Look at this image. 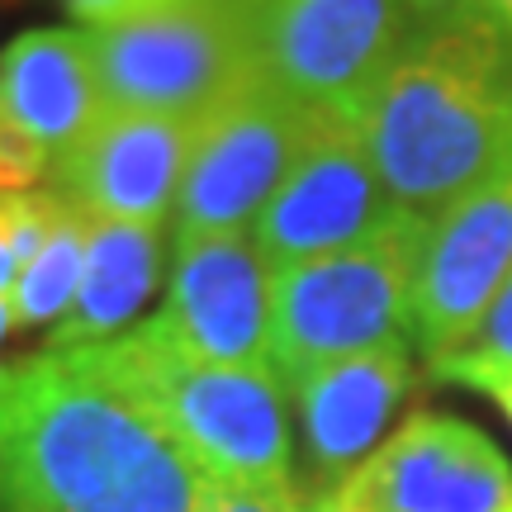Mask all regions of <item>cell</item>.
<instances>
[{
  "label": "cell",
  "mask_w": 512,
  "mask_h": 512,
  "mask_svg": "<svg viewBox=\"0 0 512 512\" xmlns=\"http://www.w3.org/2000/svg\"><path fill=\"white\" fill-rule=\"evenodd\" d=\"M214 479L114 347L24 356L0 380V512H204Z\"/></svg>",
  "instance_id": "obj_1"
},
{
  "label": "cell",
  "mask_w": 512,
  "mask_h": 512,
  "mask_svg": "<svg viewBox=\"0 0 512 512\" xmlns=\"http://www.w3.org/2000/svg\"><path fill=\"white\" fill-rule=\"evenodd\" d=\"M361 138L403 219L432 223L512 162V38L494 15L413 24L361 114Z\"/></svg>",
  "instance_id": "obj_2"
},
{
  "label": "cell",
  "mask_w": 512,
  "mask_h": 512,
  "mask_svg": "<svg viewBox=\"0 0 512 512\" xmlns=\"http://www.w3.org/2000/svg\"><path fill=\"white\" fill-rule=\"evenodd\" d=\"M214 484L299 494L285 384L271 366H214L181 351L152 318L110 342Z\"/></svg>",
  "instance_id": "obj_3"
},
{
  "label": "cell",
  "mask_w": 512,
  "mask_h": 512,
  "mask_svg": "<svg viewBox=\"0 0 512 512\" xmlns=\"http://www.w3.org/2000/svg\"><path fill=\"white\" fill-rule=\"evenodd\" d=\"M427 223L403 219L351 252L275 271L271 290V370L290 389L299 375L408 342V299Z\"/></svg>",
  "instance_id": "obj_4"
},
{
  "label": "cell",
  "mask_w": 512,
  "mask_h": 512,
  "mask_svg": "<svg viewBox=\"0 0 512 512\" xmlns=\"http://www.w3.org/2000/svg\"><path fill=\"white\" fill-rule=\"evenodd\" d=\"M105 105L119 114H157L200 124L256 67L252 24L209 0H176L110 29H86Z\"/></svg>",
  "instance_id": "obj_5"
},
{
  "label": "cell",
  "mask_w": 512,
  "mask_h": 512,
  "mask_svg": "<svg viewBox=\"0 0 512 512\" xmlns=\"http://www.w3.org/2000/svg\"><path fill=\"white\" fill-rule=\"evenodd\" d=\"M328 124L256 72L219 110L195 124V147L171 209L176 242L252 233L261 209L285 185L313 133Z\"/></svg>",
  "instance_id": "obj_6"
},
{
  "label": "cell",
  "mask_w": 512,
  "mask_h": 512,
  "mask_svg": "<svg viewBox=\"0 0 512 512\" xmlns=\"http://www.w3.org/2000/svg\"><path fill=\"white\" fill-rule=\"evenodd\" d=\"M413 24L403 0H271L256 19V67L304 110L361 128Z\"/></svg>",
  "instance_id": "obj_7"
},
{
  "label": "cell",
  "mask_w": 512,
  "mask_h": 512,
  "mask_svg": "<svg viewBox=\"0 0 512 512\" xmlns=\"http://www.w3.org/2000/svg\"><path fill=\"white\" fill-rule=\"evenodd\" d=\"M512 275V162L427 223L408 299V347L427 366L460 351Z\"/></svg>",
  "instance_id": "obj_8"
},
{
  "label": "cell",
  "mask_w": 512,
  "mask_h": 512,
  "mask_svg": "<svg viewBox=\"0 0 512 512\" xmlns=\"http://www.w3.org/2000/svg\"><path fill=\"white\" fill-rule=\"evenodd\" d=\"M394 223V204L356 124L328 119L252 228L271 271L351 252Z\"/></svg>",
  "instance_id": "obj_9"
},
{
  "label": "cell",
  "mask_w": 512,
  "mask_h": 512,
  "mask_svg": "<svg viewBox=\"0 0 512 512\" xmlns=\"http://www.w3.org/2000/svg\"><path fill=\"white\" fill-rule=\"evenodd\" d=\"M342 498L351 512H512V465L470 422L413 413Z\"/></svg>",
  "instance_id": "obj_10"
},
{
  "label": "cell",
  "mask_w": 512,
  "mask_h": 512,
  "mask_svg": "<svg viewBox=\"0 0 512 512\" xmlns=\"http://www.w3.org/2000/svg\"><path fill=\"white\" fill-rule=\"evenodd\" d=\"M271 290L252 233L176 242L166 304L152 318L181 351L214 366H271Z\"/></svg>",
  "instance_id": "obj_11"
},
{
  "label": "cell",
  "mask_w": 512,
  "mask_h": 512,
  "mask_svg": "<svg viewBox=\"0 0 512 512\" xmlns=\"http://www.w3.org/2000/svg\"><path fill=\"white\" fill-rule=\"evenodd\" d=\"M408 342L361 356H342L309 370L285 389L294 394V422H299V460H304V489H347V479L366 465L384 441L408 399Z\"/></svg>",
  "instance_id": "obj_12"
},
{
  "label": "cell",
  "mask_w": 512,
  "mask_h": 512,
  "mask_svg": "<svg viewBox=\"0 0 512 512\" xmlns=\"http://www.w3.org/2000/svg\"><path fill=\"white\" fill-rule=\"evenodd\" d=\"M190 147L195 124L185 119L110 110L72 152L57 157L48 181L91 219L162 228L181 195Z\"/></svg>",
  "instance_id": "obj_13"
},
{
  "label": "cell",
  "mask_w": 512,
  "mask_h": 512,
  "mask_svg": "<svg viewBox=\"0 0 512 512\" xmlns=\"http://www.w3.org/2000/svg\"><path fill=\"white\" fill-rule=\"evenodd\" d=\"M110 114L86 29H29L0 53V124L57 162Z\"/></svg>",
  "instance_id": "obj_14"
},
{
  "label": "cell",
  "mask_w": 512,
  "mask_h": 512,
  "mask_svg": "<svg viewBox=\"0 0 512 512\" xmlns=\"http://www.w3.org/2000/svg\"><path fill=\"white\" fill-rule=\"evenodd\" d=\"M157 280H162V228L91 219L81 285L67 318L48 332V347L76 351L124 337L128 323L147 304V294L157 290Z\"/></svg>",
  "instance_id": "obj_15"
},
{
  "label": "cell",
  "mask_w": 512,
  "mask_h": 512,
  "mask_svg": "<svg viewBox=\"0 0 512 512\" xmlns=\"http://www.w3.org/2000/svg\"><path fill=\"white\" fill-rule=\"evenodd\" d=\"M86 233H91V214L62 200L48 242L29 256V266L19 271L15 290H10L15 328H57L67 318L76 285H81V266H86Z\"/></svg>",
  "instance_id": "obj_16"
},
{
  "label": "cell",
  "mask_w": 512,
  "mask_h": 512,
  "mask_svg": "<svg viewBox=\"0 0 512 512\" xmlns=\"http://www.w3.org/2000/svg\"><path fill=\"white\" fill-rule=\"evenodd\" d=\"M62 195L57 190H0V299H10L29 256L48 242Z\"/></svg>",
  "instance_id": "obj_17"
},
{
  "label": "cell",
  "mask_w": 512,
  "mask_h": 512,
  "mask_svg": "<svg viewBox=\"0 0 512 512\" xmlns=\"http://www.w3.org/2000/svg\"><path fill=\"white\" fill-rule=\"evenodd\" d=\"M479 370H512V275L503 280L494 309L484 313V323L475 328V337L460 351L441 356L437 366H432V375L460 384L465 375H479Z\"/></svg>",
  "instance_id": "obj_18"
},
{
  "label": "cell",
  "mask_w": 512,
  "mask_h": 512,
  "mask_svg": "<svg viewBox=\"0 0 512 512\" xmlns=\"http://www.w3.org/2000/svg\"><path fill=\"white\" fill-rule=\"evenodd\" d=\"M67 15L81 24V29H110V24H128L138 15H152V10H166L176 0H62Z\"/></svg>",
  "instance_id": "obj_19"
},
{
  "label": "cell",
  "mask_w": 512,
  "mask_h": 512,
  "mask_svg": "<svg viewBox=\"0 0 512 512\" xmlns=\"http://www.w3.org/2000/svg\"><path fill=\"white\" fill-rule=\"evenodd\" d=\"M204 512H299V494H275V489H238V484H214Z\"/></svg>",
  "instance_id": "obj_20"
},
{
  "label": "cell",
  "mask_w": 512,
  "mask_h": 512,
  "mask_svg": "<svg viewBox=\"0 0 512 512\" xmlns=\"http://www.w3.org/2000/svg\"><path fill=\"white\" fill-rule=\"evenodd\" d=\"M418 24L427 19H465V15H489L484 10V0H403Z\"/></svg>",
  "instance_id": "obj_21"
},
{
  "label": "cell",
  "mask_w": 512,
  "mask_h": 512,
  "mask_svg": "<svg viewBox=\"0 0 512 512\" xmlns=\"http://www.w3.org/2000/svg\"><path fill=\"white\" fill-rule=\"evenodd\" d=\"M465 389H484L489 399L503 408V418L512 422V370H479V375H465Z\"/></svg>",
  "instance_id": "obj_22"
},
{
  "label": "cell",
  "mask_w": 512,
  "mask_h": 512,
  "mask_svg": "<svg viewBox=\"0 0 512 512\" xmlns=\"http://www.w3.org/2000/svg\"><path fill=\"white\" fill-rule=\"evenodd\" d=\"M299 512H351L342 489H313V494H299Z\"/></svg>",
  "instance_id": "obj_23"
},
{
  "label": "cell",
  "mask_w": 512,
  "mask_h": 512,
  "mask_svg": "<svg viewBox=\"0 0 512 512\" xmlns=\"http://www.w3.org/2000/svg\"><path fill=\"white\" fill-rule=\"evenodd\" d=\"M209 5H219V10H228L233 19L252 24V34H256V19L266 15V5H271V0H209Z\"/></svg>",
  "instance_id": "obj_24"
},
{
  "label": "cell",
  "mask_w": 512,
  "mask_h": 512,
  "mask_svg": "<svg viewBox=\"0 0 512 512\" xmlns=\"http://www.w3.org/2000/svg\"><path fill=\"white\" fill-rule=\"evenodd\" d=\"M484 10H489L498 29H503V34L512 38V0H484Z\"/></svg>",
  "instance_id": "obj_25"
},
{
  "label": "cell",
  "mask_w": 512,
  "mask_h": 512,
  "mask_svg": "<svg viewBox=\"0 0 512 512\" xmlns=\"http://www.w3.org/2000/svg\"><path fill=\"white\" fill-rule=\"evenodd\" d=\"M10 332H15V313H10V299H0V347H5ZM5 370L10 366H0V380H5Z\"/></svg>",
  "instance_id": "obj_26"
}]
</instances>
